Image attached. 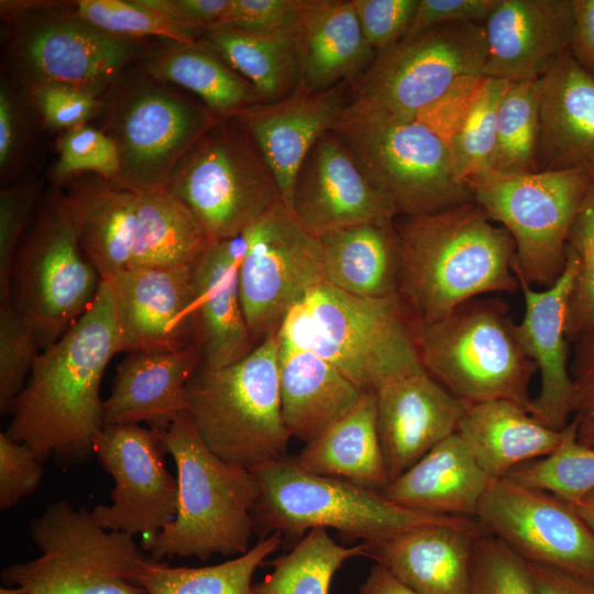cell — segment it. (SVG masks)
<instances>
[{
  "label": "cell",
  "instance_id": "6da1fadb",
  "mask_svg": "<svg viewBox=\"0 0 594 594\" xmlns=\"http://www.w3.org/2000/svg\"><path fill=\"white\" fill-rule=\"evenodd\" d=\"M117 350L108 280L87 311L55 343L41 351L26 384L11 404L6 435L42 462L68 469L94 457L103 429L100 384Z\"/></svg>",
  "mask_w": 594,
  "mask_h": 594
},
{
  "label": "cell",
  "instance_id": "7a4b0ae2",
  "mask_svg": "<svg viewBox=\"0 0 594 594\" xmlns=\"http://www.w3.org/2000/svg\"><path fill=\"white\" fill-rule=\"evenodd\" d=\"M398 297L410 319H439L461 304L520 289L515 243L474 201L435 213L397 216Z\"/></svg>",
  "mask_w": 594,
  "mask_h": 594
},
{
  "label": "cell",
  "instance_id": "3957f363",
  "mask_svg": "<svg viewBox=\"0 0 594 594\" xmlns=\"http://www.w3.org/2000/svg\"><path fill=\"white\" fill-rule=\"evenodd\" d=\"M160 433L175 462L178 499L173 520L141 542L148 558L161 562L166 557L207 560L215 554L245 553L251 548L252 516L261 496L254 472L213 453L187 413Z\"/></svg>",
  "mask_w": 594,
  "mask_h": 594
},
{
  "label": "cell",
  "instance_id": "277c9868",
  "mask_svg": "<svg viewBox=\"0 0 594 594\" xmlns=\"http://www.w3.org/2000/svg\"><path fill=\"white\" fill-rule=\"evenodd\" d=\"M409 326L422 367L452 396L464 404L506 399L530 411L538 371L498 295L470 299L436 320L409 318Z\"/></svg>",
  "mask_w": 594,
  "mask_h": 594
},
{
  "label": "cell",
  "instance_id": "5b68a950",
  "mask_svg": "<svg viewBox=\"0 0 594 594\" xmlns=\"http://www.w3.org/2000/svg\"><path fill=\"white\" fill-rule=\"evenodd\" d=\"M277 337L318 354L366 393L422 367L398 294L365 298L321 282L293 307Z\"/></svg>",
  "mask_w": 594,
  "mask_h": 594
},
{
  "label": "cell",
  "instance_id": "8992f818",
  "mask_svg": "<svg viewBox=\"0 0 594 594\" xmlns=\"http://www.w3.org/2000/svg\"><path fill=\"white\" fill-rule=\"evenodd\" d=\"M278 355L276 333L231 365L199 364L186 386L187 414L205 444L251 471L288 457Z\"/></svg>",
  "mask_w": 594,
  "mask_h": 594
},
{
  "label": "cell",
  "instance_id": "52a82bcc",
  "mask_svg": "<svg viewBox=\"0 0 594 594\" xmlns=\"http://www.w3.org/2000/svg\"><path fill=\"white\" fill-rule=\"evenodd\" d=\"M1 14L11 29L8 55L24 88L61 85L100 98L158 48L99 29L67 1H1Z\"/></svg>",
  "mask_w": 594,
  "mask_h": 594
},
{
  "label": "cell",
  "instance_id": "ba28073f",
  "mask_svg": "<svg viewBox=\"0 0 594 594\" xmlns=\"http://www.w3.org/2000/svg\"><path fill=\"white\" fill-rule=\"evenodd\" d=\"M261 496L253 512L260 539L278 532L298 541L309 530L334 529L346 541L372 543L462 517L399 506L381 493L301 470L292 457L253 470Z\"/></svg>",
  "mask_w": 594,
  "mask_h": 594
},
{
  "label": "cell",
  "instance_id": "9c48e42d",
  "mask_svg": "<svg viewBox=\"0 0 594 594\" xmlns=\"http://www.w3.org/2000/svg\"><path fill=\"white\" fill-rule=\"evenodd\" d=\"M330 131L398 216L435 213L473 200L449 141L418 120L344 109Z\"/></svg>",
  "mask_w": 594,
  "mask_h": 594
},
{
  "label": "cell",
  "instance_id": "30bf717a",
  "mask_svg": "<svg viewBox=\"0 0 594 594\" xmlns=\"http://www.w3.org/2000/svg\"><path fill=\"white\" fill-rule=\"evenodd\" d=\"M486 54L482 23H449L405 37L376 55L345 109L413 120L477 85Z\"/></svg>",
  "mask_w": 594,
  "mask_h": 594
},
{
  "label": "cell",
  "instance_id": "8fae6325",
  "mask_svg": "<svg viewBox=\"0 0 594 594\" xmlns=\"http://www.w3.org/2000/svg\"><path fill=\"white\" fill-rule=\"evenodd\" d=\"M30 534L41 553L3 569L7 585L29 594H146L134 579L148 556L134 537L100 527L90 510L56 501Z\"/></svg>",
  "mask_w": 594,
  "mask_h": 594
},
{
  "label": "cell",
  "instance_id": "7c38bea8",
  "mask_svg": "<svg viewBox=\"0 0 594 594\" xmlns=\"http://www.w3.org/2000/svg\"><path fill=\"white\" fill-rule=\"evenodd\" d=\"M164 188L190 209L215 242L241 234L283 202L258 147L235 117L220 119L204 133Z\"/></svg>",
  "mask_w": 594,
  "mask_h": 594
},
{
  "label": "cell",
  "instance_id": "4fadbf2b",
  "mask_svg": "<svg viewBox=\"0 0 594 594\" xmlns=\"http://www.w3.org/2000/svg\"><path fill=\"white\" fill-rule=\"evenodd\" d=\"M100 100L102 130L120 157V185L135 191L164 188L186 152L222 119L140 64L124 72Z\"/></svg>",
  "mask_w": 594,
  "mask_h": 594
},
{
  "label": "cell",
  "instance_id": "5bb4252c",
  "mask_svg": "<svg viewBox=\"0 0 594 594\" xmlns=\"http://www.w3.org/2000/svg\"><path fill=\"white\" fill-rule=\"evenodd\" d=\"M102 279L82 251L58 187L44 191L16 250L11 305L33 324L41 350L87 311Z\"/></svg>",
  "mask_w": 594,
  "mask_h": 594
},
{
  "label": "cell",
  "instance_id": "9a60e30c",
  "mask_svg": "<svg viewBox=\"0 0 594 594\" xmlns=\"http://www.w3.org/2000/svg\"><path fill=\"white\" fill-rule=\"evenodd\" d=\"M594 178L579 170L488 174L470 182L473 200L515 243L518 280L547 288L563 273L573 221Z\"/></svg>",
  "mask_w": 594,
  "mask_h": 594
},
{
  "label": "cell",
  "instance_id": "2e32d148",
  "mask_svg": "<svg viewBox=\"0 0 594 594\" xmlns=\"http://www.w3.org/2000/svg\"><path fill=\"white\" fill-rule=\"evenodd\" d=\"M475 519L527 563L594 585V530L568 502L507 477L492 480Z\"/></svg>",
  "mask_w": 594,
  "mask_h": 594
},
{
  "label": "cell",
  "instance_id": "e0dca14e",
  "mask_svg": "<svg viewBox=\"0 0 594 594\" xmlns=\"http://www.w3.org/2000/svg\"><path fill=\"white\" fill-rule=\"evenodd\" d=\"M239 268L245 320L254 343L276 334L286 316L323 282L319 238L306 231L282 202L246 229Z\"/></svg>",
  "mask_w": 594,
  "mask_h": 594
},
{
  "label": "cell",
  "instance_id": "ac0fdd59",
  "mask_svg": "<svg viewBox=\"0 0 594 594\" xmlns=\"http://www.w3.org/2000/svg\"><path fill=\"white\" fill-rule=\"evenodd\" d=\"M167 452L158 430L136 424L105 426L94 443V457L112 476L109 505L90 513L103 529L120 531L146 541L175 517L177 479L167 470Z\"/></svg>",
  "mask_w": 594,
  "mask_h": 594
},
{
  "label": "cell",
  "instance_id": "d6986e66",
  "mask_svg": "<svg viewBox=\"0 0 594 594\" xmlns=\"http://www.w3.org/2000/svg\"><path fill=\"white\" fill-rule=\"evenodd\" d=\"M108 283L118 353L175 352L195 346V264L129 268Z\"/></svg>",
  "mask_w": 594,
  "mask_h": 594
},
{
  "label": "cell",
  "instance_id": "ffe728a7",
  "mask_svg": "<svg viewBox=\"0 0 594 594\" xmlns=\"http://www.w3.org/2000/svg\"><path fill=\"white\" fill-rule=\"evenodd\" d=\"M290 213L317 238L336 229L395 220L398 216L331 131L317 140L299 169Z\"/></svg>",
  "mask_w": 594,
  "mask_h": 594
},
{
  "label": "cell",
  "instance_id": "44dd1931",
  "mask_svg": "<svg viewBox=\"0 0 594 594\" xmlns=\"http://www.w3.org/2000/svg\"><path fill=\"white\" fill-rule=\"evenodd\" d=\"M374 394L377 431L391 481L455 433L466 408L424 367L386 381Z\"/></svg>",
  "mask_w": 594,
  "mask_h": 594
},
{
  "label": "cell",
  "instance_id": "7402d4cb",
  "mask_svg": "<svg viewBox=\"0 0 594 594\" xmlns=\"http://www.w3.org/2000/svg\"><path fill=\"white\" fill-rule=\"evenodd\" d=\"M575 262L566 254L561 276L549 287L534 289L522 280L525 310L516 323V336L540 374V388L532 397L530 414L553 430H562L572 418L573 380L566 317L575 278Z\"/></svg>",
  "mask_w": 594,
  "mask_h": 594
},
{
  "label": "cell",
  "instance_id": "603a6c76",
  "mask_svg": "<svg viewBox=\"0 0 594 594\" xmlns=\"http://www.w3.org/2000/svg\"><path fill=\"white\" fill-rule=\"evenodd\" d=\"M312 91L298 84L287 97L251 106L235 118L245 127L271 169L290 211L299 169L317 140L348 106L345 86Z\"/></svg>",
  "mask_w": 594,
  "mask_h": 594
},
{
  "label": "cell",
  "instance_id": "cb8c5ba5",
  "mask_svg": "<svg viewBox=\"0 0 594 594\" xmlns=\"http://www.w3.org/2000/svg\"><path fill=\"white\" fill-rule=\"evenodd\" d=\"M572 0H497L484 22L483 78L537 80L569 52Z\"/></svg>",
  "mask_w": 594,
  "mask_h": 594
},
{
  "label": "cell",
  "instance_id": "d4e9b609",
  "mask_svg": "<svg viewBox=\"0 0 594 594\" xmlns=\"http://www.w3.org/2000/svg\"><path fill=\"white\" fill-rule=\"evenodd\" d=\"M248 244L245 230L215 242L195 264L194 341L200 364L207 367L231 365L256 346L239 286V268Z\"/></svg>",
  "mask_w": 594,
  "mask_h": 594
},
{
  "label": "cell",
  "instance_id": "484cf974",
  "mask_svg": "<svg viewBox=\"0 0 594 594\" xmlns=\"http://www.w3.org/2000/svg\"><path fill=\"white\" fill-rule=\"evenodd\" d=\"M483 531L475 518L462 517L363 543V557L420 594H470L475 544Z\"/></svg>",
  "mask_w": 594,
  "mask_h": 594
},
{
  "label": "cell",
  "instance_id": "4316f807",
  "mask_svg": "<svg viewBox=\"0 0 594 594\" xmlns=\"http://www.w3.org/2000/svg\"><path fill=\"white\" fill-rule=\"evenodd\" d=\"M539 86L537 170H579L594 178V77L566 52Z\"/></svg>",
  "mask_w": 594,
  "mask_h": 594
},
{
  "label": "cell",
  "instance_id": "83f0119b",
  "mask_svg": "<svg viewBox=\"0 0 594 594\" xmlns=\"http://www.w3.org/2000/svg\"><path fill=\"white\" fill-rule=\"evenodd\" d=\"M199 364L196 346L129 353L118 364L103 400L105 426L146 422L154 430H165L187 413L186 386Z\"/></svg>",
  "mask_w": 594,
  "mask_h": 594
},
{
  "label": "cell",
  "instance_id": "f1b7e54d",
  "mask_svg": "<svg viewBox=\"0 0 594 594\" xmlns=\"http://www.w3.org/2000/svg\"><path fill=\"white\" fill-rule=\"evenodd\" d=\"M295 41L299 84L312 91L358 79L376 55L353 0H299Z\"/></svg>",
  "mask_w": 594,
  "mask_h": 594
},
{
  "label": "cell",
  "instance_id": "f546056e",
  "mask_svg": "<svg viewBox=\"0 0 594 594\" xmlns=\"http://www.w3.org/2000/svg\"><path fill=\"white\" fill-rule=\"evenodd\" d=\"M78 242L102 280L129 267L138 194L86 173L58 186Z\"/></svg>",
  "mask_w": 594,
  "mask_h": 594
},
{
  "label": "cell",
  "instance_id": "4dcf8cb0",
  "mask_svg": "<svg viewBox=\"0 0 594 594\" xmlns=\"http://www.w3.org/2000/svg\"><path fill=\"white\" fill-rule=\"evenodd\" d=\"M279 342L282 416L293 438L309 443L349 414L366 394L318 354Z\"/></svg>",
  "mask_w": 594,
  "mask_h": 594
},
{
  "label": "cell",
  "instance_id": "1f68e13d",
  "mask_svg": "<svg viewBox=\"0 0 594 594\" xmlns=\"http://www.w3.org/2000/svg\"><path fill=\"white\" fill-rule=\"evenodd\" d=\"M491 481L455 432L392 480L381 494L409 509L475 518Z\"/></svg>",
  "mask_w": 594,
  "mask_h": 594
},
{
  "label": "cell",
  "instance_id": "d6a6232c",
  "mask_svg": "<svg viewBox=\"0 0 594 594\" xmlns=\"http://www.w3.org/2000/svg\"><path fill=\"white\" fill-rule=\"evenodd\" d=\"M563 429L547 427L514 402L495 399L466 404L455 432L484 472L499 480L518 465L550 454Z\"/></svg>",
  "mask_w": 594,
  "mask_h": 594
},
{
  "label": "cell",
  "instance_id": "836d02e7",
  "mask_svg": "<svg viewBox=\"0 0 594 594\" xmlns=\"http://www.w3.org/2000/svg\"><path fill=\"white\" fill-rule=\"evenodd\" d=\"M319 241L327 284L365 298L398 293L400 257L395 220L336 229L320 235Z\"/></svg>",
  "mask_w": 594,
  "mask_h": 594
},
{
  "label": "cell",
  "instance_id": "e575fe53",
  "mask_svg": "<svg viewBox=\"0 0 594 594\" xmlns=\"http://www.w3.org/2000/svg\"><path fill=\"white\" fill-rule=\"evenodd\" d=\"M301 470L382 493L391 482L376 420L374 393L292 457Z\"/></svg>",
  "mask_w": 594,
  "mask_h": 594
},
{
  "label": "cell",
  "instance_id": "d590c367",
  "mask_svg": "<svg viewBox=\"0 0 594 594\" xmlns=\"http://www.w3.org/2000/svg\"><path fill=\"white\" fill-rule=\"evenodd\" d=\"M136 194L128 270L194 265L215 243L190 209L165 188Z\"/></svg>",
  "mask_w": 594,
  "mask_h": 594
},
{
  "label": "cell",
  "instance_id": "8d00e7d4",
  "mask_svg": "<svg viewBox=\"0 0 594 594\" xmlns=\"http://www.w3.org/2000/svg\"><path fill=\"white\" fill-rule=\"evenodd\" d=\"M140 65L154 78L198 96L219 118L264 102L256 88L199 40L167 42Z\"/></svg>",
  "mask_w": 594,
  "mask_h": 594
},
{
  "label": "cell",
  "instance_id": "74e56055",
  "mask_svg": "<svg viewBox=\"0 0 594 594\" xmlns=\"http://www.w3.org/2000/svg\"><path fill=\"white\" fill-rule=\"evenodd\" d=\"M199 41L250 81L264 102L289 96L299 84L295 32L256 35L212 30Z\"/></svg>",
  "mask_w": 594,
  "mask_h": 594
},
{
  "label": "cell",
  "instance_id": "f35d334b",
  "mask_svg": "<svg viewBox=\"0 0 594 594\" xmlns=\"http://www.w3.org/2000/svg\"><path fill=\"white\" fill-rule=\"evenodd\" d=\"M283 542L278 532L260 539L245 553L220 564L170 566L147 558L134 582L146 594H252L255 571Z\"/></svg>",
  "mask_w": 594,
  "mask_h": 594
},
{
  "label": "cell",
  "instance_id": "ab89813d",
  "mask_svg": "<svg viewBox=\"0 0 594 594\" xmlns=\"http://www.w3.org/2000/svg\"><path fill=\"white\" fill-rule=\"evenodd\" d=\"M363 552L361 542L346 547L327 529H311L287 553L270 561L272 572L253 584L252 594H329L337 571Z\"/></svg>",
  "mask_w": 594,
  "mask_h": 594
},
{
  "label": "cell",
  "instance_id": "60d3db41",
  "mask_svg": "<svg viewBox=\"0 0 594 594\" xmlns=\"http://www.w3.org/2000/svg\"><path fill=\"white\" fill-rule=\"evenodd\" d=\"M540 102L539 79L509 85L498 107L496 142L490 174L537 170Z\"/></svg>",
  "mask_w": 594,
  "mask_h": 594
},
{
  "label": "cell",
  "instance_id": "b9f144b4",
  "mask_svg": "<svg viewBox=\"0 0 594 594\" xmlns=\"http://www.w3.org/2000/svg\"><path fill=\"white\" fill-rule=\"evenodd\" d=\"M510 84L483 78L447 138L460 177L466 184L491 173L498 107Z\"/></svg>",
  "mask_w": 594,
  "mask_h": 594
},
{
  "label": "cell",
  "instance_id": "7bdbcfd3",
  "mask_svg": "<svg viewBox=\"0 0 594 594\" xmlns=\"http://www.w3.org/2000/svg\"><path fill=\"white\" fill-rule=\"evenodd\" d=\"M506 477L573 505L594 492V448L578 440L571 418L560 444L550 454L518 465Z\"/></svg>",
  "mask_w": 594,
  "mask_h": 594
},
{
  "label": "cell",
  "instance_id": "ee69618b",
  "mask_svg": "<svg viewBox=\"0 0 594 594\" xmlns=\"http://www.w3.org/2000/svg\"><path fill=\"white\" fill-rule=\"evenodd\" d=\"M566 254L575 262L566 336L571 344L594 338V182L571 227Z\"/></svg>",
  "mask_w": 594,
  "mask_h": 594
},
{
  "label": "cell",
  "instance_id": "f6af8a7d",
  "mask_svg": "<svg viewBox=\"0 0 594 594\" xmlns=\"http://www.w3.org/2000/svg\"><path fill=\"white\" fill-rule=\"evenodd\" d=\"M70 9L99 29L133 38L161 37L167 42L193 44L199 36L183 29L140 0H75Z\"/></svg>",
  "mask_w": 594,
  "mask_h": 594
},
{
  "label": "cell",
  "instance_id": "bcb514c9",
  "mask_svg": "<svg viewBox=\"0 0 594 594\" xmlns=\"http://www.w3.org/2000/svg\"><path fill=\"white\" fill-rule=\"evenodd\" d=\"M58 158L52 170L54 186L72 177L94 173L116 184L121 183V163L113 140L102 130L84 124L61 132Z\"/></svg>",
  "mask_w": 594,
  "mask_h": 594
},
{
  "label": "cell",
  "instance_id": "7dc6e473",
  "mask_svg": "<svg viewBox=\"0 0 594 594\" xmlns=\"http://www.w3.org/2000/svg\"><path fill=\"white\" fill-rule=\"evenodd\" d=\"M32 322L11 302L0 304V411L7 415L41 353Z\"/></svg>",
  "mask_w": 594,
  "mask_h": 594
},
{
  "label": "cell",
  "instance_id": "c3c4849f",
  "mask_svg": "<svg viewBox=\"0 0 594 594\" xmlns=\"http://www.w3.org/2000/svg\"><path fill=\"white\" fill-rule=\"evenodd\" d=\"M470 594H539L529 564L485 530L476 540Z\"/></svg>",
  "mask_w": 594,
  "mask_h": 594
},
{
  "label": "cell",
  "instance_id": "681fc988",
  "mask_svg": "<svg viewBox=\"0 0 594 594\" xmlns=\"http://www.w3.org/2000/svg\"><path fill=\"white\" fill-rule=\"evenodd\" d=\"M43 194L40 180L31 177L16 180L0 191V304L11 302L13 260Z\"/></svg>",
  "mask_w": 594,
  "mask_h": 594
},
{
  "label": "cell",
  "instance_id": "f907efd6",
  "mask_svg": "<svg viewBox=\"0 0 594 594\" xmlns=\"http://www.w3.org/2000/svg\"><path fill=\"white\" fill-rule=\"evenodd\" d=\"M24 91L44 125L52 130L64 132L88 124L101 110L100 98L67 86L36 85Z\"/></svg>",
  "mask_w": 594,
  "mask_h": 594
},
{
  "label": "cell",
  "instance_id": "816d5d0a",
  "mask_svg": "<svg viewBox=\"0 0 594 594\" xmlns=\"http://www.w3.org/2000/svg\"><path fill=\"white\" fill-rule=\"evenodd\" d=\"M419 0H353L363 34L376 55L408 33Z\"/></svg>",
  "mask_w": 594,
  "mask_h": 594
},
{
  "label": "cell",
  "instance_id": "f5cc1de1",
  "mask_svg": "<svg viewBox=\"0 0 594 594\" xmlns=\"http://www.w3.org/2000/svg\"><path fill=\"white\" fill-rule=\"evenodd\" d=\"M298 8L299 0H231L215 30L256 35L294 33Z\"/></svg>",
  "mask_w": 594,
  "mask_h": 594
},
{
  "label": "cell",
  "instance_id": "db71d44e",
  "mask_svg": "<svg viewBox=\"0 0 594 594\" xmlns=\"http://www.w3.org/2000/svg\"><path fill=\"white\" fill-rule=\"evenodd\" d=\"M44 474L32 450L0 433V509L8 510L32 494Z\"/></svg>",
  "mask_w": 594,
  "mask_h": 594
},
{
  "label": "cell",
  "instance_id": "11a10c76",
  "mask_svg": "<svg viewBox=\"0 0 594 594\" xmlns=\"http://www.w3.org/2000/svg\"><path fill=\"white\" fill-rule=\"evenodd\" d=\"M570 371L573 380L572 419L578 440L594 448V338L573 344Z\"/></svg>",
  "mask_w": 594,
  "mask_h": 594
},
{
  "label": "cell",
  "instance_id": "9f6ffc18",
  "mask_svg": "<svg viewBox=\"0 0 594 594\" xmlns=\"http://www.w3.org/2000/svg\"><path fill=\"white\" fill-rule=\"evenodd\" d=\"M23 102L3 77L0 84V170L2 179L18 166L26 139Z\"/></svg>",
  "mask_w": 594,
  "mask_h": 594
},
{
  "label": "cell",
  "instance_id": "6f0895ef",
  "mask_svg": "<svg viewBox=\"0 0 594 594\" xmlns=\"http://www.w3.org/2000/svg\"><path fill=\"white\" fill-rule=\"evenodd\" d=\"M496 3L497 0H419L415 19L405 37L449 23L484 24Z\"/></svg>",
  "mask_w": 594,
  "mask_h": 594
},
{
  "label": "cell",
  "instance_id": "680465c9",
  "mask_svg": "<svg viewBox=\"0 0 594 594\" xmlns=\"http://www.w3.org/2000/svg\"><path fill=\"white\" fill-rule=\"evenodd\" d=\"M172 22L196 34L215 30L223 20L231 0H140Z\"/></svg>",
  "mask_w": 594,
  "mask_h": 594
},
{
  "label": "cell",
  "instance_id": "91938a15",
  "mask_svg": "<svg viewBox=\"0 0 594 594\" xmlns=\"http://www.w3.org/2000/svg\"><path fill=\"white\" fill-rule=\"evenodd\" d=\"M573 26L569 53L594 77V0H572Z\"/></svg>",
  "mask_w": 594,
  "mask_h": 594
},
{
  "label": "cell",
  "instance_id": "94428289",
  "mask_svg": "<svg viewBox=\"0 0 594 594\" xmlns=\"http://www.w3.org/2000/svg\"><path fill=\"white\" fill-rule=\"evenodd\" d=\"M529 566L539 594H594L592 584L538 565Z\"/></svg>",
  "mask_w": 594,
  "mask_h": 594
},
{
  "label": "cell",
  "instance_id": "6125c7cd",
  "mask_svg": "<svg viewBox=\"0 0 594 594\" xmlns=\"http://www.w3.org/2000/svg\"><path fill=\"white\" fill-rule=\"evenodd\" d=\"M356 594H420L413 590L388 570L375 563L359 586Z\"/></svg>",
  "mask_w": 594,
  "mask_h": 594
},
{
  "label": "cell",
  "instance_id": "be15d7a7",
  "mask_svg": "<svg viewBox=\"0 0 594 594\" xmlns=\"http://www.w3.org/2000/svg\"><path fill=\"white\" fill-rule=\"evenodd\" d=\"M585 522L594 530V492L572 505Z\"/></svg>",
  "mask_w": 594,
  "mask_h": 594
},
{
  "label": "cell",
  "instance_id": "e7e4bbea",
  "mask_svg": "<svg viewBox=\"0 0 594 594\" xmlns=\"http://www.w3.org/2000/svg\"><path fill=\"white\" fill-rule=\"evenodd\" d=\"M0 594H29V593L21 586H12V587H1Z\"/></svg>",
  "mask_w": 594,
  "mask_h": 594
}]
</instances>
